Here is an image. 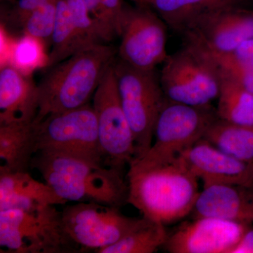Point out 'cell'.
I'll use <instances>...</instances> for the list:
<instances>
[{"mask_svg":"<svg viewBox=\"0 0 253 253\" xmlns=\"http://www.w3.org/2000/svg\"><path fill=\"white\" fill-rule=\"evenodd\" d=\"M217 100L216 110L219 119L253 126V93L221 73Z\"/></svg>","mask_w":253,"mask_h":253,"instance_id":"obj_22","label":"cell"},{"mask_svg":"<svg viewBox=\"0 0 253 253\" xmlns=\"http://www.w3.org/2000/svg\"><path fill=\"white\" fill-rule=\"evenodd\" d=\"M50 0H16L13 7L8 11V18L11 22L18 26H22L23 23L37 9L46 4Z\"/></svg>","mask_w":253,"mask_h":253,"instance_id":"obj_29","label":"cell"},{"mask_svg":"<svg viewBox=\"0 0 253 253\" xmlns=\"http://www.w3.org/2000/svg\"><path fill=\"white\" fill-rule=\"evenodd\" d=\"M238 2L239 0H152L151 7L167 26L181 33L199 16L237 6Z\"/></svg>","mask_w":253,"mask_h":253,"instance_id":"obj_19","label":"cell"},{"mask_svg":"<svg viewBox=\"0 0 253 253\" xmlns=\"http://www.w3.org/2000/svg\"><path fill=\"white\" fill-rule=\"evenodd\" d=\"M212 104L190 106L166 98L155 126L154 141L141 157L133 160L129 170H142L174 162L181 153L204 138L218 119Z\"/></svg>","mask_w":253,"mask_h":253,"instance_id":"obj_4","label":"cell"},{"mask_svg":"<svg viewBox=\"0 0 253 253\" xmlns=\"http://www.w3.org/2000/svg\"><path fill=\"white\" fill-rule=\"evenodd\" d=\"M116 51L104 43L93 44L49 68L37 84L38 113L34 123L89 104Z\"/></svg>","mask_w":253,"mask_h":253,"instance_id":"obj_2","label":"cell"},{"mask_svg":"<svg viewBox=\"0 0 253 253\" xmlns=\"http://www.w3.org/2000/svg\"><path fill=\"white\" fill-rule=\"evenodd\" d=\"M160 83L169 101L190 106L212 104L217 99L221 72L215 61L189 44L163 63Z\"/></svg>","mask_w":253,"mask_h":253,"instance_id":"obj_6","label":"cell"},{"mask_svg":"<svg viewBox=\"0 0 253 253\" xmlns=\"http://www.w3.org/2000/svg\"><path fill=\"white\" fill-rule=\"evenodd\" d=\"M137 4V6H149L151 7L152 0H131Z\"/></svg>","mask_w":253,"mask_h":253,"instance_id":"obj_32","label":"cell"},{"mask_svg":"<svg viewBox=\"0 0 253 253\" xmlns=\"http://www.w3.org/2000/svg\"><path fill=\"white\" fill-rule=\"evenodd\" d=\"M121 208L94 203H76L61 211L65 234L78 253L100 250L116 244L139 225L144 217H129Z\"/></svg>","mask_w":253,"mask_h":253,"instance_id":"obj_9","label":"cell"},{"mask_svg":"<svg viewBox=\"0 0 253 253\" xmlns=\"http://www.w3.org/2000/svg\"><path fill=\"white\" fill-rule=\"evenodd\" d=\"M89 46L91 45L86 44L78 33L66 0H56V21L51 49L47 54L44 68L49 69Z\"/></svg>","mask_w":253,"mask_h":253,"instance_id":"obj_21","label":"cell"},{"mask_svg":"<svg viewBox=\"0 0 253 253\" xmlns=\"http://www.w3.org/2000/svg\"><path fill=\"white\" fill-rule=\"evenodd\" d=\"M44 47L41 41L24 35L15 44L9 63L26 74L40 65L45 67L47 54Z\"/></svg>","mask_w":253,"mask_h":253,"instance_id":"obj_26","label":"cell"},{"mask_svg":"<svg viewBox=\"0 0 253 253\" xmlns=\"http://www.w3.org/2000/svg\"><path fill=\"white\" fill-rule=\"evenodd\" d=\"M56 15V0H50L25 20L21 26L23 33L41 41L45 46L51 45Z\"/></svg>","mask_w":253,"mask_h":253,"instance_id":"obj_25","label":"cell"},{"mask_svg":"<svg viewBox=\"0 0 253 253\" xmlns=\"http://www.w3.org/2000/svg\"><path fill=\"white\" fill-rule=\"evenodd\" d=\"M113 66L121 104L134 136L136 159L153 144L155 126L166 96L155 71H141L121 59L114 60Z\"/></svg>","mask_w":253,"mask_h":253,"instance_id":"obj_7","label":"cell"},{"mask_svg":"<svg viewBox=\"0 0 253 253\" xmlns=\"http://www.w3.org/2000/svg\"><path fill=\"white\" fill-rule=\"evenodd\" d=\"M191 219L210 217L253 224V186L212 184L204 186Z\"/></svg>","mask_w":253,"mask_h":253,"instance_id":"obj_15","label":"cell"},{"mask_svg":"<svg viewBox=\"0 0 253 253\" xmlns=\"http://www.w3.org/2000/svg\"><path fill=\"white\" fill-rule=\"evenodd\" d=\"M38 113V86L10 63L0 70V126L33 123Z\"/></svg>","mask_w":253,"mask_h":253,"instance_id":"obj_16","label":"cell"},{"mask_svg":"<svg viewBox=\"0 0 253 253\" xmlns=\"http://www.w3.org/2000/svg\"><path fill=\"white\" fill-rule=\"evenodd\" d=\"M179 161L204 186L237 184L253 186V163L240 161L205 139L181 153Z\"/></svg>","mask_w":253,"mask_h":253,"instance_id":"obj_14","label":"cell"},{"mask_svg":"<svg viewBox=\"0 0 253 253\" xmlns=\"http://www.w3.org/2000/svg\"><path fill=\"white\" fill-rule=\"evenodd\" d=\"M36 125V153L65 155L103 164L92 105L49 115Z\"/></svg>","mask_w":253,"mask_h":253,"instance_id":"obj_8","label":"cell"},{"mask_svg":"<svg viewBox=\"0 0 253 253\" xmlns=\"http://www.w3.org/2000/svg\"><path fill=\"white\" fill-rule=\"evenodd\" d=\"M97 25L105 42L112 41L117 36L111 19L105 12L99 0H83Z\"/></svg>","mask_w":253,"mask_h":253,"instance_id":"obj_28","label":"cell"},{"mask_svg":"<svg viewBox=\"0 0 253 253\" xmlns=\"http://www.w3.org/2000/svg\"><path fill=\"white\" fill-rule=\"evenodd\" d=\"M166 25L149 6H126L120 36L119 59L141 71H155L168 56Z\"/></svg>","mask_w":253,"mask_h":253,"instance_id":"obj_11","label":"cell"},{"mask_svg":"<svg viewBox=\"0 0 253 253\" xmlns=\"http://www.w3.org/2000/svg\"><path fill=\"white\" fill-rule=\"evenodd\" d=\"M67 203L46 182L37 180L28 172L0 168V211L66 206Z\"/></svg>","mask_w":253,"mask_h":253,"instance_id":"obj_17","label":"cell"},{"mask_svg":"<svg viewBox=\"0 0 253 253\" xmlns=\"http://www.w3.org/2000/svg\"><path fill=\"white\" fill-rule=\"evenodd\" d=\"M251 224L204 217L184 221L168 233L169 253H231Z\"/></svg>","mask_w":253,"mask_h":253,"instance_id":"obj_13","label":"cell"},{"mask_svg":"<svg viewBox=\"0 0 253 253\" xmlns=\"http://www.w3.org/2000/svg\"><path fill=\"white\" fill-rule=\"evenodd\" d=\"M113 61L106 68L95 91L92 107L97 120L103 164L124 170L135 157L136 147L121 104Z\"/></svg>","mask_w":253,"mask_h":253,"instance_id":"obj_10","label":"cell"},{"mask_svg":"<svg viewBox=\"0 0 253 253\" xmlns=\"http://www.w3.org/2000/svg\"><path fill=\"white\" fill-rule=\"evenodd\" d=\"M211 57L215 61L222 74L253 93V38L245 42L229 54Z\"/></svg>","mask_w":253,"mask_h":253,"instance_id":"obj_24","label":"cell"},{"mask_svg":"<svg viewBox=\"0 0 253 253\" xmlns=\"http://www.w3.org/2000/svg\"><path fill=\"white\" fill-rule=\"evenodd\" d=\"M6 1H16V0H6Z\"/></svg>","mask_w":253,"mask_h":253,"instance_id":"obj_33","label":"cell"},{"mask_svg":"<svg viewBox=\"0 0 253 253\" xmlns=\"http://www.w3.org/2000/svg\"><path fill=\"white\" fill-rule=\"evenodd\" d=\"M166 226L144 217L139 225L116 244L97 253H153L162 249L168 237Z\"/></svg>","mask_w":253,"mask_h":253,"instance_id":"obj_23","label":"cell"},{"mask_svg":"<svg viewBox=\"0 0 253 253\" xmlns=\"http://www.w3.org/2000/svg\"><path fill=\"white\" fill-rule=\"evenodd\" d=\"M36 154V125L13 123L0 126V168L28 172Z\"/></svg>","mask_w":253,"mask_h":253,"instance_id":"obj_18","label":"cell"},{"mask_svg":"<svg viewBox=\"0 0 253 253\" xmlns=\"http://www.w3.org/2000/svg\"><path fill=\"white\" fill-rule=\"evenodd\" d=\"M1 253H77L55 206L0 211Z\"/></svg>","mask_w":253,"mask_h":253,"instance_id":"obj_5","label":"cell"},{"mask_svg":"<svg viewBox=\"0 0 253 253\" xmlns=\"http://www.w3.org/2000/svg\"><path fill=\"white\" fill-rule=\"evenodd\" d=\"M126 177L128 204L143 217L165 226L189 216L201 192L199 179L177 158L160 167L128 169Z\"/></svg>","mask_w":253,"mask_h":253,"instance_id":"obj_3","label":"cell"},{"mask_svg":"<svg viewBox=\"0 0 253 253\" xmlns=\"http://www.w3.org/2000/svg\"><path fill=\"white\" fill-rule=\"evenodd\" d=\"M203 139L226 154L248 163H253V126L216 120Z\"/></svg>","mask_w":253,"mask_h":253,"instance_id":"obj_20","label":"cell"},{"mask_svg":"<svg viewBox=\"0 0 253 253\" xmlns=\"http://www.w3.org/2000/svg\"><path fill=\"white\" fill-rule=\"evenodd\" d=\"M31 168L37 169L60 197L121 208L128 204L124 170L65 155L37 152Z\"/></svg>","mask_w":253,"mask_h":253,"instance_id":"obj_1","label":"cell"},{"mask_svg":"<svg viewBox=\"0 0 253 253\" xmlns=\"http://www.w3.org/2000/svg\"><path fill=\"white\" fill-rule=\"evenodd\" d=\"M184 44L211 56L232 52L253 38V11L229 6L202 15L182 32Z\"/></svg>","mask_w":253,"mask_h":253,"instance_id":"obj_12","label":"cell"},{"mask_svg":"<svg viewBox=\"0 0 253 253\" xmlns=\"http://www.w3.org/2000/svg\"><path fill=\"white\" fill-rule=\"evenodd\" d=\"M75 26L86 44L105 43L101 32L83 0H66Z\"/></svg>","mask_w":253,"mask_h":253,"instance_id":"obj_27","label":"cell"},{"mask_svg":"<svg viewBox=\"0 0 253 253\" xmlns=\"http://www.w3.org/2000/svg\"><path fill=\"white\" fill-rule=\"evenodd\" d=\"M99 1L105 12L111 19L117 36L120 37L126 8L123 0H99Z\"/></svg>","mask_w":253,"mask_h":253,"instance_id":"obj_30","label":"cell"},{"mask_svg":"<svg viewBox=\"0 0 253 253\" xmlns=\"http://www.w3.org/2000/svg\"><path fill=\"white\" fill-rule=\"evenodd\" d=\"M231 253H253V224L249 226Z\"/></svg>","mask_w":253,"mask_h":253,"instance_id":"obj_31","label":"cell"}]
</instances>
